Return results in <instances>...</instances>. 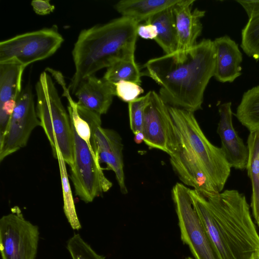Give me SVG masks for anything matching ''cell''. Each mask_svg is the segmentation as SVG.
Listing matches in <instances>:
<instances>
[{
    "mask_svg": "<svg viewBox=\"0 0 259 259\" xmlns=\"http://www.w3.org/2000/svg\"><path fill=\"white\" fill-rule=\"evenodd\" d=\"M215 64L213 41L203 39L187 51L149 60L142 73L160 86L158 94L167 105L194 113L202 108Z\"/></svg>",
    "mask_w": 259,
    "mask_h": 259,
    "instance_id": "6da1fadb",
    "label": "cell"
},
{
    "mask_svg": "<svg viewBox=\"0 0 259 259\" xmlns=\"http://www.w3.org/2000/svg\"><path fill=\"white\" fill-rule=\"evenodd\" d=\"M139 23L121 16L82 30L72 51L75 72L68 89L74 94L80 82L116 61L135 56Z\"/></svg>",
    "mask_w": 259,
    "mask_h": 259,
    "instance_id": "7a4b0ae2",
    "label": "cell"
},
{
    "mask_svg": "<svg viewBox=\"0 0 259 259\" xmlns=\"http://www.w3.org/2000/svg\"><path fill=\"white\" fill-rule=\"evenodd\" d=\"M225 241L236 259H249L259 250V236L245 195L226 190L205 197Z\"/></svg>",
    "mask_w": 259,
    "mask_h": 259,
    "instance_id": "3957f363",
    "label": "cell"
},
{
    "mask_svg": "<svg viewBox=\"0 0 259 259\" xmlns=\"http://www.w3.org/2000/svg\"><path fill=\"white\" fill-rule=\"evenodd\" d=\"M37 117L56 158L57 147L66 164L72 165L73 139L69 113L65 110L51 76L42 72L35 85Z\"/></svg>",
    "mask_w": 259,
    "mask_h": 259,
    "instance_id": "277c9868",
    "label": "cell"
},
{
    "mask_svg": "<svg viewBox=\"0 0 259 259\" xmlns=\"http://www.w3.org/2000/svg\"><path fill=\"white\" fill-rule=\"evenodd\" d=\"M168 110L184 145L199 162L216 191L221 192L231 169L222 149L207 139L193 112L170 106Z\"/></svg>",
    "mask_w": 259,
    "mask_h": 259,
    "instance_id": "5b68a950",
    "label": "cell"
},
{
    "mask_svg": "<svg viewBox=\"0 0 259 259\" xmlns=\"http://www.w3.org/2000/svg\"><path fill=\"white\" fill-rule=\"evenodd\" d=\"M71 124L73 139V159L70 166V178L75 195L88 203L109 190L112 183L105 176L92 146L78 136L71 122Z\"/></svg>",
    "mask_w": 259,
    "mask_h": 259,
    "instance_id": "8992f818",
    "label": "cell"
},
{
    "mask_svg": "<svg viewBox=\"0 0 259 259\" xmlns=\"http://www.w3.org/2000/svg\"><path fill=\"white\" fill-rule=\"evenodd\" d=\"M64 41L55 25L28 32L0 42V63L15 62L25 67L52 56Z\"/></svg>",
    "mask_w": 259,
    "mask_h": 259,
    "instance_id": "52a82bcc",
    "label": "cell"
},
{
    "mask_svg": "<svg viewBox=\"0 0 259 259\" xmlns=\"http://www.w3.org/2000/svg\"><path fill=\"white\" fill-rule=\"evenodd\" d=\"M190 189L177 183L172 189L181 238L196 259H218L201 219L194 206Z\"/></svg>",
    "mask_w": 259,
    "mask_h": 259,
    "instance_id": "ba28073f",
    "label": "cell"
},
{
    "mask_svg": "<svg viewBox=\"0 0 259 259\" xmlns=\"http://www.w3.org/2000/svg\"><path fill=\"white\" fill-rule=\"evenodd\" d=\"M37 226L25 220L15 206L0 219V252L2 259H35L39 240Z\"/></svg>",
    "mask_w": 259,
    "mask_h": 259,
    "instance_id": "9c48e42d",
    "label": "cell"
},
{
    "mask_svg": "<svg viewBox=\"0 0 259 259\" xmlns=\"http://www.w3.org/2000/svg\"><path fill=\"white\" fill-rule=\"evenodd\" d=\"M37 126L40 123L31 87L28 84L18 97L6 130L0 138V161L25 147Z\"/></svg>",
    "mask_w": 259,
    "mask_h": 259,
    "instance_id": "30bf717a",
    "label": "cell"
},
{
    "mask_svg": "<svg viewBox=\"0 0 259 259\" xmlns=\"http://www.w3.org/2000/svg\"><path fill=\"white\" fill-rule=\"evenodd\" d=\"M142 132L145 136L144 142L149 147L160 150L169 155L173 153L178 144V133L168 106L154 91H150Z\"/></svg>",
    "mask_w": 259,
    "mask_h": 259,
    "instance_id": "8fae6325",
    "label": "cell"
},
{
    "mask_svg": "<svg viewBox=\"0 0 259 259\" xmlns=\"http://www.w3.org/2000/svg\"><path fill=\"white\" fill-rule=\"evenodd\" d=\"M77 109L90 125L92 146L99 163L106 164L105 169L113 171L116 178L123 177V145L120 136L112 130L101 126V115L78 104Z\"/></svg>",
    "mask_w": 259,
    "mask_h": 259,
    "instance_id": "7c38bea8",
    "label": "cell"
},
{
    "mask_svg": "<svg viewBox=\"0 0 259 259\" xmlns=\"http://www.w3.org/2000/svg\"><path fill=\"white\" fill-rule=\"evenodd\" d=\"M178 135V144L169 156L172 168L180 180L204 197L218 193L199 162L184 145L179 133Z\"/></svg>",
    "mask_w": 259,
    "mask_h": 259,
    "instance_id": "4fadbf2b",
    "label": "cell"
},
{
    "mask_svg": "<svg viewBox=\"0 0 259 259\" xmlns=\"http://www.w3.org/2000/svg\"><path fill=\"white\" fill-rule=\"evenodd\" d=\"M231 106V102L219 106L220 118L217 132L221 139V148L231 168L242 170L247 167L248 150L233 126Z\"/></svg>",
    "mask_w": 259,
    "mask_h": 259,
    "instance_id": "5bb4252c",
    "label": "cell"
},
{
    "mask_svg": "<svg viewBox=\"0 0 259 259\" xmlns=\"http://www.w3.org/2000/svg\"><path fill=\"white\" fill-rule=\"evenodd\" d=\"M195 2L179 0L172 7L177 35L176 52H185L193 48L201 34V19L204 16L205 11L198 8L193 9Z\"/></svg>",
    "mask_w": 259,
    "mask_h": 259,
    "instance_id": "9a60e30c",
    "label": "cell"
},
{
    "mask_svg": "<svg viewBox=\"0 0 259 259\" xmlns=\"http://www.w3.org/2000/svg\"><path fill=\"white\" fill-rule=\"evenodd\" d=\"M25 67L15 62L0 63V137L5 133L22 89Z\"/></svg>",
    "mask_w": 259,
    "mask_h": 259,
    "instance_id": "2e32d148",
    "label": "cell"
},
{
    "mask_svg": "<svg viewBox=\"0 0 259 259\" xmlns=\"http://www.w3.org/2000/svg\"><path fill=\"white\" fill-rule=\"evenodd\" d=\"M74 95L78 105L102 115L108 112L111 105L115 96V86L93 75L80 82Z\"/></svg>",
    "mask_w": 259,
    "mask_h": 259,
    "instance_id": "e0dca14e",
    "label": "cell"
},
{
    "mask_svg": "<svg viewBox=\"0 0 259 259\" xmlns=\"http://www.w3.org/2000/svg\"><path fill=\"white\" fill-rule=\"evenodd\" d=\"M213 41L215 53L213 77L221 82H232L241 75L243 58L238 45L228 35Z\"/></svg>",
    "mask_w": 259,
    "mask_h": 259,
    "instance_id": "ac0fdd59",
    "label": "cell"
},
{
    "mask_svg": "<svg viewBox=\"0 0 259 259\" xmlns=\"http://www.w3.org/2000/svg\"><path fill=\"white\" fill-rule=\"evenodd\" d=\"M196 208L218 259H236L222 235L208 207L206 198L194 189L190 190Z\"/></svg>",
    "mask_w": 259,
    "mask_h": 259,
    "instance_id": "d6986e66",
    "label": "cell"
},
{
    "mask_svg": "<svg viewBox=\"0 0 259 259\" xmlns=\"http://www.w3.org/2000/svg\"><path fill=\"white\" fill-rule=\"evenodd\" d=\"M179 0H122L117 3L114 9L122 16L131 18L139 23L167 8L176 4Z\"/></svg>",
    "mask_w": 259,
    "mask_h": 259,
    "instance_id": "ffe728a7",
    "label": "cell"
},
{
    "mask_svg": "<svg viewBox=\"0 0 259 259\" xmlns=\"http://www.w3.org/2000/svg\"><path fill=\"white\" fill-rule=\"evenodd\" d=\"M172 7L159 12L147 20L156 27L157 35L154 40L165 54L175 52L177 47L176 25Z\"/></svg>",
    "mask_w": 259,
    "mask_h": 259,
    "instance_id": "44dd1931",
    "label": "cell"
},
{
    "mask_svg": "<svg viewBox=\"0 0 259 259\" xmlns=\"http://www.w3.org/2000/svg\"><path fill=\"white\" fill-rule=\"evenodd\" d=\"M247 146L248 159L246 169L252 186L251 207L259 227V129L250 132Z\"/></svg>",
    "mask_w": 259,
    "mask_h": 259,
    "instance_id": "7402d4cb",
    "label": "cell"
},
{
    "mask_svg": "<svg viewBox=\"0 0 259 259\" xmlns=\"http://www.w3.org/2000/svg\"><path fill=\"white\" fill-rule=\"evenodd\" d=\"M235 116L249 132L259 129V85L243 94Z\"/></svg>",
    "mask_w": 259,
    "mask_h": 259,
    "instance_id": "603a6c76",
    "label": "cell"
},
{
    "mask_svg": "<svg viewBox=\"0 0 259 259\" xmlns=\"http://www.w3.org/2000/svg\"><path fill=\"white\" fill-rule=\"evenodd\" d=\"M142 75L135 56H132L122 58L107 68L103 78L113 84L128 81L141 85Z\"/></svg>",
    "mask_w": 259,
    "mask_h": 259,
    "instance_id": "cb8c5ba5",
    "label": "cell"
},
{
    "mask_svg": "<svg viewBox=\"0 0 259 259\" xmlns=\"http://www.w3.org/2000/svg\"><path fill=\"white\" fill-rule=\"evenodd\" d=\"M55 158L58 160L60 170L64 214L71 228L74 230H79L81 228V225L79 221L75 207L66 169V163L58 147Z\"/></svg>",
    "mask_w": 259,
    "mask_h": 259,
    "instance_id": "d4e9b609",
    "label": "cell"
},
{
    "mask_svg": "<svg viewBox=\"0 0 259 259\" xmlns=\"http://www.w3.org/2000/svg\"><path fill=\"white\" fill-rule=\"evenodd\" d=\"M240 46L249 57L259 60V15L248 18L241 31Z\"/></svg>",
    "mask_w": 259,
    "mask_h": 259,
    "instance_id": "484cf974",
    "label": "cell"
},
{
    "mask_svg": "<svg viewBox=\"0 0 259 259\" xmlns=\"http://www.w3.org/2000/svg\"><path fill=\"white\" fill-rule=\"evenodd\" d=\"M150 91L128 103L130 125L133 133L142 132L145 109L149 103Z\"/></svg>",
    "mask_w": 259,
    "mask_h": 259,
    "instance_id": "4316f807",
    "label": "cell"
},
{
    "mask_svg": "<svg viewBox=\"0 0 259 259\" xmlns=\"http://www.w3.org/2000/svg\"><path fill=\"white\" fill-rule=\"evenodd\" d=\"M68 249L72 259H105V257L98 254L79 234H75L67 243Z\"/></svg>",
    "mask_w": 259,
    "mask_h": 259,
    "instance_id": "83f0119b",
    "label": "cell"
},
{
    "mask_svg": "<svg viewBox=\"0 0 259 259\" xmlns=\"http://www.w3.org/2000/svg\"><path fill=\"white\" fill-rule=\"evenodd\" d=\"M114 84L115 96L128 103L138 98L144 92L141 85L134 82L120 81Z\"/></svg>",
    "mask_w": 259,
    "mask_h": 259,
    "instance_id": "f1b7e54d",
    "label": "cell"
},
{
    "mask_svg": "<svg viewBox=\"0 0 259 259\" xmlns=\"http://www.w3.org/2000/svg\"><path fill=\"white\" fill-rule=\"evenodd\" d=\"M137 33L138 35L144 39H154L157 35L156 27L148 21L138 25Z\"/></svg>",
    "mask_w": 259,
    "mask_h": 259,
    "instance_id": "f546056e",
    "label": "cell"
},
{
    "mask_svg": "<svg viewBox=\"0 0 259 259\" xmlns=\"http://www.w3.org/2000/svg\"><path fill=\"white\" fill-rule=\"evenodd\" d=\"M31 5L34 12L39 15H46L53 12L55 6L50 3L49 0H33Z\"/></svg>",
    "mask_w": 259,
    "mask_h": 259,
    "instance_id": "4dcf8cb0",
    "label": "cell"
},
{
    "mask_svg": "<svg viewBox=\"0 0 259 259\" xmlns=\"http://www.w3.org/2000/svg\"><path fill=\"white\" fill-rule=\"evenodd\" d=\"M236 2L244 9L248 18L259 15V1L238 0Z\"/></svg>",
    "mask_w": 259,
    "mask_h": 259,
    "instance_id": "1f68e13d",
    "label": "cell"
},
{
    "mask_svg": "<svg viewBox=\"0 0 259 259\" xmlns=\"http://www.w3.org/2000/svg\"><path fill=\"white\" fill-rule=\"evenodd\" d=\"M145 136L143 132H139L135 134L134 141L137 144H140L144 141Z\"/></svg>",
    "mask_w": 259,
    "mask_h": 259,
    "instance_id": "d6a6232c",
    "label": "cell"
},
{
    "mask_svg": "<svg viewBox=\"0 0 259 259\" xmlns=\"http://www.w3.org/2000/svg\"><path fill=\"white\" fill-rule=\"evenodd\" d=\"M249 259H259V250L254 252Z\"/></svg>",
    "mask_w": 259,
    "mask_h": 259,
    "instance_id": "836d02e7",
    "label": "cell"
},
{
    "mask_svg": "<svg viewBox=\"0 0 259 259\" xmlns=\"http://www.w3.org/2000/svg\"><path fill=\"white\" fill-rule=\"evenodd\" d=\"M187 259H193V258L190 257H188Z\"/></svg>",
    "mask_w": 259,
    "mask_h": 259,
    "instance_id": "e575fe53",
    "label": "cell"
}]
</instances>
